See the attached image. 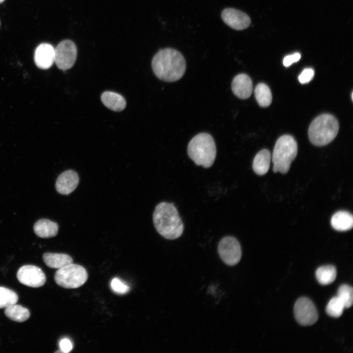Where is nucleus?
<instances>
[{
    "instance_id": "nucleus-1",
    "label": "nucleus",
    "mask_w": 353,
    "mask_h": 353,
    "mask_svg": "<svg viewBox=\"0 0 353 353\" xmlns=\"http://www.w3.org/2000/svg\"><path fill=\"white\" fill-rule=\"evenodd\" d=\"M151 67L155 75L160 80L173 82L179 80L186 70V62L182 54L172 48L159 50L153 56Z\"/></svg>"
},
{
    "instance_id": "nucleus-10",
    "label": "nucleus",
    "mask_w": 353,
    "mask_h": 353,
    "mask_svg": "<svg viewBox=\"0 0 353 353\" xmlns=\"http://www.w3.org/2000/svg\"><path fill=\"white\" fill-rule=\"evenodd\" d=\"M17 277L22 284L34 288L42 286L46 281V277L42 270L32 265H26L20 268L17 273Z\"/></svg>"
},
{
    "instance_id": "nucleus-21",
    "label": "nucleus",
    "mask_w": 353,
    "mask_h": 353,
    "mask_svg": "<svg viewBox=\"0 0 353 353\" xmlns=\"http://www.w3.org/2000/svg\"><path fill=\"white\" fill-rule=\"evenodd\" d=\"M336 270L332 265H325L318 268L315 272L316 277L322 285H328L333 282L336 277Z\"/></svg>"
},
{
    "instance_id": "nucleus-29",
    "label": "nucleus",
    "mask_w": 353,
    "mask_h": 353,
    "mask_svg": "<svg viewBox=\"0 0 353 353\" xmlns=\"http://www.w3.org/2000/svg\"><path fill=\"white\" fill-rule=\"evenodd\" d=\"M60 350L63 353H67L70 352L73 349V345L70 339L63 338L59 342Z\"/></svg>"
},
{
    "instance_id": "nucleus-30",
    "label": "nucleus",
    "mask_w": 353,
    "mask_h": 353,
    "mask_svg": "<svg viewBox=\"0 0 353 353\" xmlns=\"http://www.w3.org/2000/svg\"><path fill=\"white\" fill-rule=\"evenodd\" d=\"M55 353H63V352L60 349V350L56 351Z\"/></svg>"
},
{
    "instance_id": "nucleus-9",
    "label": "nucleus",
    "mask_w": 353,
    "mask_h": 353,
    "mask_svg": "<svg viewBox=\"0 0 353 353\" xmlns=\"http://www.w3.org/2000/svg\"><path fill=\"white\" fill-rule=\"evenodd\" d=\"M294 312L296 320L302 326L312 325L318 320V313L314 304L305 297L300 298L296 301Z\"/></svg>"
},
{
    "instance_id": "nucleus-23",
    "label": "nucleus",
    "mask_w": 353,
    "mask_h": 353,
    "mask_svg": "<svg viewBox=\"0 0 353 353\" xmlns=\"http://www.w3.org/2000/svg\"><path fill=\"white\" fill-rule=\"evenodd\" d=\"M18 301L17 294L13 290L4 287H0V308L15 303Z\"/></svg>"
},
{
    "instance_id": "nucleus-16",
    "label": "nucleus",
    "mask_w": 353,
    "mask_h": 353,
    "mask_svg": "<svg viewBox=\"0 0 353 353\" xmlns=\"http://www.w3.org/2000/svg\"><path fill=\"white\" fill-rule=\"evenodd\" d=\"M332 227L336 230L345 231L350 230L353 226V217L346 211H339L333 214L330 220Z\"/></svg>"
},
{
    "instance_id": "nucleus-13",
    "label": "nucleus",
    "mask_w": 353,
    "mask_h": 353,
    "mask_svg": "<svg viewBox=\"0 0 353 353\" xmlns=\"http://www.w3.org/2000/svg\"><path fill=\"white\" fill-rule=\"evenodd\" d=\"M34 58L38 68L48 69L54 63V48L50 44L42 43L36 49Z\"/></svg>"
},
{
    "instance_id": "nucleus-3",
    "label": "nucleus",
    "mask_w": 353,
    "mask_h": 353,
    "mask_svg": "<svg viewBox=\"0 0 353 353\" xmlns=\"http://www.w3.org/2000/svg\"><path fill=\"white\" fill-rule=\"evenodd\" d=\"M187 152L197 165L209 168L213 165L216 156L214 140L208 133H199L190 140Z\"/></svg>"
},
{
    "instance_id": "nucleus-24",
    "label": "nucleus",
    "mask_w": 353,
    "mask_h": 353,
    "mask_svg": "<svg viewBox=\"0 0 353 353\" xmlns=\"http://www.w3.org/2000/svg\"><path fill=\"white\" fill-rule=\"evenodd\" d=\"M344 308H345L343 302L337 296H336L329 301L326 306V311L330 316L338 318L341 316Z\"/></svg>"
},
{
    "instance_id": "nucleus-12",
    "label": "nucleus",
    "mask_w": 353,
    "mask_h": 353,
    "mask_svg": "<svg viewBox=\"0 0 353 353\" xmlns=\"http://www.w3.org/2000/svg\"><path fill=\"white\" fill-rule=\"evenodd\" d=\"M79 183L77 173L73 170H66L57 177L55 188L58 193L62 195H68L74 191Z\"/></svg>"
},
{
    "instance_id": "nucleus-25",
    "label": "nucleus",
    "mask_w": 353,
    "mask_h": 353,
    "mask_svg": "<svg viewBox=\"0 0 353 353\" xmlns=\"http://www.w3.org/2000/svg\"><path fill=\"white\" fill-rule=\"evenodd\" d=\"M343 302L345 308L350 307L353 303V289L347 284H342L338 288L337 296Z\"/></svg>"
},
{
    "instance_id": "nucleus-2",
    "label": "nucleus",
    "mask_w": 353,
    "mask_h": 353,
    "mask_svg": "<svg viewBox=\"0 0 353 353\" xmlns=\"http://www.w3.org/2000/svg\"><path fill=\"white\" fill-rule=\"evenodd\" d=\"M152 218L157 231L165 238L173 240L182 235L184 225L174 204L164 202L158 203Z\"/></svg>"
},
{
    "instance_id": "nucleus-8",
    "label": "nucleus",
    "mask_w": 353,
    "mask_h": 353,
    "mask_svg": "<svg viewBox=\"0 0 353 353\" xmlns=\"http://www.w3.org/2000/svg\"><path fill=\"white\" fill-rule=\"evenodd\" d=\"M218 250L222 260L228 265L234 266L241 259V246L234 237L227 236L223 238L218 244Z\"/></svg>"
},
{
    "instance_id": "nucleus-32",
    "label": "nucleus",
    "mask_w": 353,
    "mask_h": 353,
    "mask_svg": "<svg viewBox=\"0 0 353 353\" xmlns=\"http://www.w3.org/2000/svg\"></svg>"
},
{
    "instance_id": "nucleus-31",
    "label": "nucleus",
    "mask_w": 353,
    "mask_h": 353,
    "mask_svg": "<svg viewBox=\"0 0 353 353\" xmlns=\"http://www.w3.org/2000/svg\"><path fill=\"white\" fill-rule=\"evenodd\" d=\"M4 0H0V3H2Z\"/></svg>"
},
{
    "instance_id": "nucleus-27",
    "label": "nucleus",
    "mask_w": 353,
    "mask_h": 353,
    "mask_svg": "<svg viewBox=\"0 0 353 353\" xmlns=\"http://www.w3.org/2000/svg\"><path fill=\"white\" fill-rule=\"evenodd\" d=\"M314 76V70L310 68L304 69L298 77L300 82L305 84L309 82L313 78Z\"/></svg>"
},
{
    "instance_id": "nucleus-26",
    "label": "nucleus",
    "mask_w": 353,
    "mask_h": 353,
    "mask_svg": "<svg viewBox=\"0 0 353 353\" xmlns=\"http://www.w3.org/2000/svg\"><path fill=\"white\" fill-rule=\"evenodd\" d=\"M110 287L114 292L119 294L126 293L129 290L128 286L118 278H114L111 280Z\"/></svg>"
},
{
    "instance_id": "nucleus-14",
    "label": "nucleus",
    "mask_w": 353,
    "mask_h": 353,
    "mask_svg": "<svg viewBox=\"0 0 353 353\" xmlns=\"http://www.w3.org/2000/svg\"><path fill=\"white\" fill-rule=\"evenodd\" d=\"M231 89L233 94L238 98L247 99L250 97L252 91V80L245 74H238L232 81Z\"/></svg>"
},
{
    "instance_id": "nucleus-18",
    "label": "nucleus",
    "mask_w": 353,
    "mask_h": 353,
    "mask_svg": "<svg viewBox=\"0 0 353 353\" xmlns=\"http://www.w3.org/2000/svg\"><path fill=\"white\" fill-rule=\"evenodd\" d=\"M43 258L47 266L54 269H59L73 262L72 258L65 253L46 252Z\"/></svg>"
},
{
    "instance_id": "nucleus-28",
    "label": "nucleus",
    "mask_w": 353,
    "mask_h": 353,
    "mask_svg": "<svg viewBox=\"0 0 353 353\" xmlns=\"http://www.w3.org/2000/svg\"><path fill=\"white\" fill-rule=\"evenodd\" d=\"M301 57V54L299 52H295L292 54L287 55L283 60V65L285 67H288L293 63L298 62Z\"/></svg>"
},
{
    "instance_id": "nucleus-6",
    "label": "nucleus",
    "mask_w": 353,
    "mask_h": 353,
    "mask_svg": "<svg viewBox=\"0 0 353 353\" xmlns=\"http://www.w3.org/2000/svg\"><path fill=\"white\" fill-rule=\"evenodd\" d=\"M88 274L81 265L71 263L58 269L55 273L54 280L61 287L67 289L81 286L87 281Z\"/></svg>"
},
{
    "instance_id": "nucleus-11",
    "label": "nucleus",
    "mask_w": 353,
    "mask_h": 353,
    "mask_svg": "<svg viewBox=\"0 0 353 353\" xmlns=\"http://www.w3.org/2000/svg\"><path fill=\"white\" fill-rule=\"evenodd\" d=\"M221 17L227 25L237 30L248 28L251 23L250 17L246 13L233 8L224 9Z\"/></svg>"
},
{
    "instance_id": "nucleus-17",
    "label": "nucleus",
    "mask_w": 353,
    "mask_h": 353,
    "mask_svg": "<svg viewBox=\"0 0 353 353\" xmlns=\"http://www.w3.org/2000/svg\"><path fill=\"white\" fill-rule=\"evenodd\" d=\"M103 104L109 109L114 111H121L126 106L124 98L120 94L111 91H105L101 96Z\"/></svg>"
},
{
    "instance_id": "nucleus-4",
    "label": "nucleus",
    "mask_w": 353,
    "mask_h": 353,
    "mask_svg": "<svg viewBox=\"0 0 353 353\" xmlns=\"http://www.w3.org/2000/svg\"><path fill=\"white\" fill-rule=\"evenodd\" d=\"M339 124L334 116L324 114L313 120L308 129L311 143L316 146H324L330 143L336 136Z\"/></svg>"
},
{
    "instance_id": "nucleus-15",
    "label": "nucleus",
    "mask_w": 353,
    "mask_h": 353,
    "mask_svg": "<svg viewBox=\"0 0 353 353\" xmlns=\"http://www.w3.org/2000/svg\"><path fill=\"white\" fill-rule=\"evenodd\" d=\"M33 230L36 235L39 237L51 238L57 234L58 226L56 223L49 219H42L35 223Z\"/></svg>"
},
{
    "instance_id": "nucleus-19",
    "label": "nucleus",
    "mask_w": 353,
    "mask_h": 353,
    "mask_svg": "<svg viewBox=\"0 0 353 353\" xmlns=\"http://www.w3.org/2000/svg\"><path fill=\"white\" fill-rule=\"evenodd\" d=\"M271 156L270 151L267 149L259 151L255 156L252 162V169L258 175L266 174L270 168Z\"/></svg>"
},
{
    "instance_id": "nucleus-5",
    "label": "nucleus",
    "mask_w": 353,
    "mask_h": 353,
    "mask_svg": "<svg viewBox=\"0 0 353 353\" xmlns=\"http://www.w3.org/2000/svg\"><path fill=\"white\" fill-rule=\"evenodd\" d=\"M297 152V143L293 136L284 135L280 137L276 143L273 152V171L287 173Z\"/></svg>"
},
{
    "instance_id": "nucleus-7",
    "label": "nucleus",
    "mask_w": 353,
    "mask_h": 353,
    "mask_svg": "<svg viewBox=\"0 0 353 353\" xmlns=\"http://www.w3.org/2000/svg\"><path fill=\"white\" fill-rule=\"evenodd\" d=\"M54 62L60 70L65 71L71 68L77 57L76 44L70 40L61 41L54 48Z\"/></svg>"
},
{
    "instance_id": "nucleus-20",
    "label": "nucleus",
    "mask_w": 353,
    "mask_h": 353,
    "mask_svg": "<svg viewBox=\"0 0 353 353\" xmlns=\"http://www.w3.org/2000/svg\"><path fill=\"white\" fill-rule=\"evenodd\" d=\"M4 313L10 319L17 322H23L30 316V312L28 309L16 303L6 307Z\"/></svg>"
},
{
    "instance_id": "nucleus-22",
    "label": "nucleus",
    "mask_w": 353,
    "mask_h": 353,
    "mask_svg": "<svg viewBox=\"0 0 353 353\" xmlns=\"http://www.w3.org/2000/svg\"><path fill=\"white\" fill-rule=\"evenodd\" d=\"M254 95L258 104L263 107L269 106L272 101V95L269 87L264 83L258 84L254 89Z\"/></svg>"
}]
</instances>
